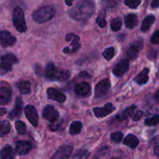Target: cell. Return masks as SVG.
Instances as JSON below:
<instances>
[{
	"instance_id": "obj_1",
	"label": "cell",
	"mask_w": 159,
	"mask_h": 159,
	"mask_svg": "<svg viewBox=\"0 0 159 159\" xmlns=\"http://www.w3.org/2000/svg\"><path fill=\"white\" fill-rule=\"evenodd\" d=\"M95 4L91 0H82L69 11V15L74 20L85 22L92 16L94 12Z\"/></svg>"
},
{
	"instance_id": "obj_2",
	"label": "cell",
	"mask_w": 159,
	"mask_h": 159,
	"mask_svg": "<svg viewBox=\"0 0 159 159\" xmlns=\"http://www.w3.org/2000/svg\"><path fill=\"white\" fill-rule=\"evenodd\" d=\"M45 77L51 81H65L69 79L70 72L56 68L54 64L50 63L45 68Z\"/></svg>"
},
{
	"instance_id": "obj_3",
	"label": "cell",
	"mask_w": 159,
	"mask_h": 159,
	"mask_svg": "<svg viewBox=\"0 0 159 159\" xmlns=\"http://www.w3.org/2000/svg\"><path fill=\"white\" fill-rule=\"evenodd\" d=\"M56 10L54 7L51 6H46L40 8L33 14V19L38 23H43L49 21L53 18Z\"/></svg>"
},
{
	"instance_id": "obj_4",
	"label": "cell",
	"mask_w": 159,
	"mask_h": 159,
	"mask_svg": "<svg viewBox=\"0 0 159 159\" xmlns=\"http://www.w3.org/2000/svg\"><path fill=\"white\" fill-rule=\"evenodd\" d=\"M12 23L17 31L24 33L26 31V24L24 13L21 8L16 7L12 12Z\"/></svg>"
},
{
	"instance_id": "obj_5",
	"label": "cell",
	"mask_w": 159,
	"mask_h": 159,
	"mask_svg": "<svg viewBox=\"0 0 159 159\" xmlns=\"http://www.w3.org/2000/svg\"><path fill=\"white\" fill-rule=\"evenodd\" d=\"M18 59L14 54H8L2 56L1 57V73L3 75L12 70V65L18 63Z\"/></svg>"
},
{
	"instance_id": "obj_6",
	"label": "cell",
	"mask_w": 159,
	"mask_h": 159,
	"mask_svg": "<svg viewBox=\"0 0 159 159\" xmlns=\"http://www.w3.org/2000/svg\"><path fill=\"white\" fill-rule=\"evenodd\" d=\"M111 83L109 79H102L100 82H98L95 88V95L96 98H102L105 96L110 89Z\"/></svg>"
},
{
	"instance_id": "obj_7",
	"label": "cell",
	"mask_w": 159,
	"mask_h": 159,
	"mask_svg": "<svg viewBox=\"0 0 159 159\" xmlns=\"http://www.w3.org/2000/svg\"><path fill=\"white\" fill-rule=\"evenodd\" d=\"M65 40L68 42H71V45L72 48H65L63 51V52L65 54H71V53L76 52L77 51H79L81 47L80 43H79V36L73 34H69L65 37Z\"/></svg>"
},
{
	"instance_id": "obj_8",
	"label": "cell",
	"mask_w": 159,
	"mask_h": 159,
	"mask_svg": "<svg viewBox=\"0 0 159 159\" xmlns=\"http://www.w3.org/2000/svg\"><path fill=\"white\" fill-rule=\"evenodd\" d=\"M24 111L25 115H26V118H27L28 120L30 121V123L34 127H37L39 121V116L35 107H34V106L27 105L25 107Z\"/></svg>"
},
{
	"instance_id": "obj_9",
	"label": "cell",
	"mask_w": 159,
	"mask_h": 159,
	"mask_svg": "<svg viewBox=\"0 0 159 159\" xmlns=\"http://www.w3.org/2000/svg\"><path fill=\"white\" fill-rule=\"evenodd\" d=\"M43 117L46 120L53 123L59 119V113L53 106L48 105L43 110Z\"/></svg>"
},
{
	"instance_id": "obj_10",
	"label": "cell",
	"mask_w": 159,
	"mask_h": 159,
	"mask_svg": "<svg viewBox=\"0 0 159 159\" xmlns=\"http://www.w3.org/2000/svg\"><path fill=\"white\" fill-rule=\"evenodd\" d=\"M115 110V107L110 102L107 103L103 107H96V108L93 109V112H94L95 115L96 117L98 118H102L107 116L110 115V113H113Z\"/></svg>"
},
{
	"instance_id": "obj_11",
	"label": "cell",
	"mask_w": 159,
	"mask_h": 159,
	"mask_svg": "<svg viewBox=\"0 0 159 159\" xmlns=\"http://www.w3.org/2000/svg\"><path fill=\"white\" fill-rule=\"evenodd\" d=\"M0 38H1V44L3 48L12 46L16 41V38L12 36L9 31L6 30H2L0 33Z\"/></svg>"
},
{
	"instance_id": "obj_12",
	"label": "cell",
	"mask_w": 159,
	"mask_h": 159,
	"mask_svg": "<svg viewBox=\"0 0 159 159\" xmlns=\"http://www.w3.org/2000/svg\"><path fill=\"white\" fill-rule=\"evenodd\" d=\"M73 148L69 145L61 146L51 159H68L72 152Z\"/></svg>"
},
{
	"instance_id": "obj_13",
	"label": "cell",
	"mask_w": 159,
	"mask_h": 159,
	"mask_svg": "<svg viewBox=\"0 0 159 159\" xmlns=\"http://www.w3.org/2000/svg\"><path fill=\"white\" fill-rule=\"evenodd\" d=\"M33 145L31 142L27 141H20L16 143V150L19 155H27L32 149Z\"/></svg>"
},
{
	"instance_id": "obj_14",
	"label": "cell",
	"mask_w": 159,
	"mask_h": 159,
	"mask_svg": "<svg viewBox=\"0 0 159 159\" xmlns=\"http://www.w3.org/2000/svg\"><path fill=\"white\" fill-rule=\"evenodd\" d=\"M129 61L127 59L121 60L113 68V74L117 77L122 76L129 68Z\"/></svg>"
},
{
	"instance_id": "obj_15",
	"label": "cell",
	"mask_w": 159,
	"mask_h": 159,
	"mask_svg": "<svg viewBox=\"0 0 159 159\" xmlns=\"http://www.w3.org/2000/svg\"><path fill=\"white\" fill-rule=\"evenodd\" d=\"M47 94H48V97L50 99H52V100L57 101V102H65L66 100V96L63 94V93H60L59 91L56 90L55 89L50 88L48 89L47 92Z\"/></svg>"
},
{
	"instance_id": "obj_16",
	"label": "cell",
	"mask_w": 159,
	"mask_h": 159,
	"mask_svg": "<svg viewBox=\"0 0 159 159\" xmlns=\"http://www.w3.org/2000/svg\"><path fill=\"white\" fill-rule=\"evenodd\" d=\"M23 102L20 97H18L16 100L15 107H14L13 110L9 113V117L10 119H14L16 117H18L21 115L22 110H23Z\"/></svg>"
},
{
	"instance_id": "obj_17",
	"label": "cell",
	"mask_w": 159,
	"mask_h": 159,
	"mask_svg": "<svg viewBox=\"0 0 159 159\" xmlns=\"http://www.w3.org/2000/svg\"><path fill=\"white\" fill-rule=\"evenodd\" d=\"M137 43H134V44H132L130 48H128L127 51V57H129L130 59L131 60H134L138 56V52H139L140 49L141 48H142L143 44H142V42H138L136 41Z\"/></svg>"
},
{
	"instance_id": "obj_18",
	"label": "cell",
	"mask_w": 159,
	"mask_h": 159,
	"mask_svg": "<svg viewBox=\"0 0 159 159\" xmlns=\"http://www.w3.org/2000/svg\"><path fill=\"white\" fill-rule=\"evenodd\" d=\"M90 90H91V88L88 82H81L75 87V91L76 94H78L79 96H87L89 94Z\"/></svg>"
},
{
	"instance_id": "obj_19",
	"label": "cell",
	"mask_w": 159,
	"mask_h": 159,
	"mask_svg": "<svg viewBox=\"0 0 159 159\" xmlns=\"http://www.w3.org/2000/svg\"><path fill=\"white\" fill-rule=\"evenodd\" d=\"M11 90L7 87H1L0 89V104L6 105L9 103L11 99Z\"/></svg>"
},
{
	"instance_id": "obj_20",
	"label": "cell",
	"mask_w": 159,
	"mask_h": 159,
	"mask_svg": "<svg viewBox=\"0 0 159 159\" xmlns=\"http://www.w3.org/2000/svg\"><path fill=\"white\" fill-rule=\"evenodd\" d=\"M138 16L135 14L130 13L128 14L124 19V23H125L126 27L128 29H133L138 25Z\"/></svg>"
},
{
	"instance_id": "obj_21",
	"label": "cell",
	"mask_w": 159,
	"mask_h": 159,
	"mask_svg": "<svg viewBox=\"0 0 159 159\" xmlns=\"http://www.w3.org/2000/svg\"><path fill=\"white\" fill-rule=\"evenodd\" d=\"M124 144L130 148H136L139 144V140L134 134H128L124 141Z\"/></svg>"
},
{
	"instance_id": "obj_22",
	"label": "cell",
	"mask_w": 159,
	"mask_h": 159,
	"mask_svg": "<svg viewBox=\"0 0 159 159\" xmlns=\"http://www.w3.org/2000/svg\"><path fill=\"white\" fill-rule=\"evenodd\" d=\"M155 21V16L153 15H149L147 17H145L144 20L142 22V24H141V30L142 32L145 33L148 30L151 28V26L153 25V23Z\"/></svg>"
},
{
	"instance_id": "obj_23",
	"label": "cell",
	"mask_w": 159,
	"mask_h": 159,
	"mask_svg": "<svg viewBox=\"0 0 159 159\" xmlns=\"http://www.w3.org/2000/svg\"><path fill=\"white\" fill-rule=\"evenodd\" d=\"M15 152L11 146L6 145L1 150V159H13Z\"/></svg>"
},
{
	"instance_id": "obj_24",
	"label": "cell",
	"mask_w": 159,
	"mask_h": 159,
	"mask_svg": "<svg viewBox=\"0 0 159 159\" xmlns=\"http://www.w3.org/2000/svg\"><path fill=\"white\" fill-rule=\"evenodd\" d=\"M148 68H144L143 71L135 78V82L138 84H139V85H144V84H146L148 81Z\"/></svg>"
},
{
	"instance_id": "obj_25",
	"label": "cell",
	"mask_w": 159,
	"mask_h": 159,
	"mask_svg": "<svg viewBox=\"0 0 159 159\" xmlns=\"http://www.w3.org/2000/svg\"><path fill=\"white\" fill-rule=\"evenodd\" d=\"M135 109H136V106L135 105H133L132 107H128V108L126 109L124 111H123L122 113H120L119 115H117V116H116V119L119 121H122L124 120H126L127 118H128L129 116H130L133 114Z\"/></svg>"
},
{
	"instance_id": "obj_26",
	"label": "cell",
	"mask_w": 159,
	"mask_h": 159,
	"mask_svg": "<svg viewBox=\"0 0 159 159\" xmlns=\"http://www.w3.org/2000/svg\"><path fill=\"white\" fill-rule=\"evenodd\" d=\"M18 89L21 94H29L30 93V83L28 81H22L18 84Z\"/></svg>"
},
{
	"instance_id": "obj_27",
	"label": "cell",
	"mask_w": 159,
	"mask_h": 159,
	"mask_svg": "<svg viewBox=\"0 0 159 159\" xmlns=\"http://www.w3.org/2000/svg\"><path fill=\"white\" fill-rule=\"evenodd\" d=\"M82 128V124L80 121H74L70 126L69 132L71 135L79 134Z\"/></svg>"
},
{
	"instance_id": "obj_28",
	"label": "cell",
	"mask_w": 159,
	"mask_h": 159,
	"mask_svg": "<svg viewBox=\"0 0 159 159\" xmlns=\"http://www.w3.org/2000/svg\"><path fill=\"white\" fill-rule=\"evenodd\" d=\"M121 26H122V20L120 18L117 17V18H115L112 20L111 25H110L112 30L114 31V32L119 31L121 29Z\"/></svg>"
},
{
	"instance_id": "obj_29",
	"label": "cell",
	"mask_w": 159,
	"mask_h": 159,
	"mask_svg": "<svg viewBox=\"0 0 159 159\" xmlns=\"http://www.w3.org/2000/svg\"><path fill=\"white\" fill-rule=\"evenodd\" d=\"M11 126L10 124L8 122L7 120H3L1 122V132H0V134L2 137H3L4 135L8 134L10 131Z\"/></svg>"
},
{
	"instance_id": "obj_30",
	"label": "cell",
	"mask_w": 159,
	"mask_h": 159,
	"mask_svg": "<svg viewBox=\"0 0 159 159\" xmlns=\"http://www.w3.org/2000/svg\"><path fill=\"white\" fill-rule=\"evenodd\" d=\"M106 12L105 11H102L101 13L98 16V17L96 18V23L99 25V27L104 28L106 26H107V20H105L106 16Z\"/></svg>"
},
{
	"instance_id": "obj_31",
	"label": "cell",
	"mask_w": 159,
	"mask_h": 159,
	"mask_svg": "<svg viewBox=\"0 0 159 159\" xmlns=\"http://www.w3.org/2000/svg\"><path fill=\"white\" fill-rule=\"evenodd\" d=\"M123 138H124V134L122 132H115L110 134V140L116 144L120 143L123 141Z\"/></svg>"
},
{
	"instance_id": "obj_32",
	"label": "cell",
	"mask_w": 159,
	"mask_h": 159,
	"mask_svg": "<svg viewBox=\"0 0 159 159\" xmlns=\"http://www.w3.org/2000/svg\"><path fill=\"white\" fill-rule=\"evenodd\" d=\"M16 129L17 133L20 134H24L26 132V124L21 120H17L15 124Z\"/></svg>"
},
{
	"instance_id": "obj_33",
	"label": "cell",
	"mask_w": 159,
	"mask_h": 159,
	"mask_svg": "<svg viewBox=\"0 0 159 159\" xmlns=\"http://www.w3.org/2000/svg\"><path fill=\"white\" fill-rule=\"evenodd\" d=\"M115 54V50L113 47H110V48H107V49L104 51V52L102 53V56H103L104 58L107 59V61L111 60Z\"/></svg>"
},
{
	"instance_id": "obj_34",
	"label": "cell",
	"mask_w": 159,
	"mask_h": 159,
	"mask_svg": "<svg viewBox=\"0 0 159 159\" xmlns=\"http://www.w3.org/2000/svg\"><path fill=\"white\" fill-rule=\"evenodd\" d=\"M144 124L149 127L158 125L159 124V115H156V116H154L151 118H147L144 120Z\"/></svg>"
},
{
	"instance_id": "obj_35",
	"label": "cell",
	"mask_w": 159,
	"mask_h": 159,
	"mask_svg": "<svg viewBox=\"0 0 159 159\" xmlns=\"http://www.w3.org/2000/svg\"><path fill=\"white\" fill-rule=\"evenodd\" d=\"M141 0H124V3L126 6H128L130 9H136L140 6Z\"/></svg>"
},
{
	"instance_id": "obj_36",
	"label": "cell",
	"mask_w": 159,
	"mask_h": 159,
	"mask_svg": "<svg viewBox=\"0 0 159 159\" xmlns=\"http://www.w3.org/2000/svg\"><path fill=\"white\" fill-rule=\"evenodd\" d=\"M62 122H63V119H62V118L57 119L56 121L51 123V125H50V129H51V130H53V131H54V130H58V128L61 127V125Z\"/></svg>"
},
{
	"instance_id": "obj_37",
	"label": "cell",
	"mask_w": 159,
	"mask_h": 159,
	"mask_svg": "<svg viewBox=\"0 0 159 159\" xmlns=\"http://www.w3.org/2000/svg\"><path fill=\"white\" fill-rule=\"evenodd\" d=\"M151 41L153 44H159V30L154 33L152 39H151Z\"/></svg>"
},
{
	"instance_id": "obj_38",
	"label": "cell",
	"mask_w": 159,
	"mask_h": 159,
	"mask_svg": "<svg viewBox=\"0 0 159 159\" xmlns=\"http://www.w3.org/2000/svg\"><path fill=\"white\" fill-rule=\"evenodd\" d=\"M142 115H143V112L142 111H138L136 113H135L134 116L133 120L134 121L139 120L141 118V116H142Z\"/></svg>"
},
{
	"instance_id": "obj_39",
	"label": "cell",
	"mask_w": 159,
	"mask_h": 159,
	"mask_svg": "<svg viewBox=\"0 0 159 159\" xmlns=\"http://www.w3.org/2000/svg\"><path fill=\"white\" fill-rule=\"evenodd\" d=\"M151 6L152 8H158L159 6V0H152Z\"/></svg>"
},
{
	"instance_id": "obj_40",
	"label": "cell",
	"mask_w": 159,
	"mask_h": 159,
	"mask_svg": "<svg viewBox=\"0 0 159 159\" xmlns=\"http://www.w3.org/2000/svg\"><path fill=\"white\" fill-rule=\"evenodd\" d=\"M6 112H7V110L6 108H1L0 109V116H2L3 115L6 114Z\"/></svg>"
},
{
	"instance_id": "obj_41",
	"label": "cell",
	"mask_w": 159,
	"mask_h": 159,
	"mask_svg": "<svg viewBox=\"0 0 159 159\" xmlns=\"http://www.w3.org/2000/svg\"><path fill=\"white\" fill-rule=\"evenodd\" d=\"M154 152H155V155L159 158V146H157V147L155 148V150H154Z\"/></svg>"
},
{
	"instance_id": "obj_42",
	"label": "cell",
	"mask_w": 159,
	"mask_h": 159,
	"mask_svg": "<svg viewBox=\"0 0 159 159\" xmlns=\"http://www.w3.org/2000/svg\"><path fill=\"white\" fill-rule=\"evenodd\" d=\"M155 99H156L157 102H159V89L158 90V91H157V93H155Z\"/></svg>"
},
{
	"instance_id": "obj_43",
	"label": "cell",
	"mask_w": 159,
	"mask_h": 159,
	"mask_svg": "<svg viewBox=\"0 0 159 159\" xmlns=\"http://www.w3.org/2000/svg\"><path fill=\"white\" fill-rule=\"evenodd\" d=\"M73 1H74V0H65V2H66L67 6H71Z\"/></svg>"
},
{
	"instance_id": "obj_44",
	"label": "cell",
	"mask_w": 159,
	"mask_h": 159,
	"mask_svg": "<svg viewBox=\"0 0 159 159\" xmlns=\"http://www.w3.org/2000/svg\"><path fill=\"white\" fill-rule=\"evenodd\" d=\"M111 159H118V158H111Z\"/></svg>"
}]
</instances>
